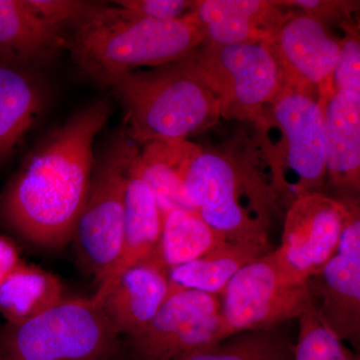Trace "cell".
I'll return each instance as SVG.
<instances>
[{
	"mask_svg": "<svg viewBox=\"0 0 360 360\" xmlns=\"http://www.w3.org/2000/svg\"><path fill=\"white\" fill-rule=\"evenodd\" d=\"M269 44L281 68L283 89L317 90L322 101L333 94L341 39L330 34L323 20L304 13L290 14Z\"/></svg>",
	"mask_w": 360,
	"mask_h": 360,
	"instance_id": "cell-11",
	"label": "cell"
},
{
	"mask_svg": "<svg viewBox=\"0 0 360 360\" xmlns=\"http://www.w3.org/2000/svg\"><path fill=\"white\" fill-rule=\"evenodd\" d=\"M167 265L160 255L130 266L92 295L120 335H135L153 321L169 295Z\"/></svg>",
	"mask_w": 360,
	"mask_h": 360,
	"instance_id": "cell-14",
	"label": "cell"
},
{
	"mask_svg": "<svg viewBox=\"0 0 360 360\" xmlns=\"http://www.w3.org/2000/svg\"><path fill=\"white\" fill-rule=\"evenodd\" d=\"M120 335L94 298H63L0 333V360H116Z\"/></svg>",
	"mask_w": 360,
	"mask_h": 360,
	"instance_id": "cell-4",
	"label": "cell"
},
{
	"mask_svg": "<svg viewBox=\"0 0 360 360\" xmlns=\"http://www.w3.org/2000/svg\"><path fill=\"white\" fill-rule=\"evenodd\" d=\"M181 142L155 141L144 144L134 161L137 174L155 194L162 217L172 210H191L180 176Z\"/></svg>",
	"mask_w": 360,
	"mask_h": 360,
	"instance_id": "cell-22",
	"label": "cell"
},
{
	"mask_svg": "<svg viewBox=\"0 0 360 360\" xmlns=\"http://www.w3.org/2000/svg\"><path fill=\"white\" fill-rule=\"evenodd\" d=\"M281 6L267 0H200L193 1L191 14L203 44L270 41L290 14Z\"/></svg>",
	"mask_w": 360,
	"mask_h": 360,
	"instance_id": "cell-15",
	"label": "cell"
},
{
	"mask_svg": "<svg viewBox=\"0 0 360 360\" xmlns=\"http://www.w3.org/2000/svg\"><path fill=\"white\" fill-rule=\"evenodd\" d=\"M326 170L330 186L359 191L360 91H333L323 101Z\"/></svg>",
	"mask_w": 360,
	"mask_h": 360,
	"instance_id": "cell-16",
	"label": "cell"
},
{
	"mask_svg": "<svg viewBox=\"0 0 360 360\" xmlns=\"http://www.w3.org/2000/svg\"><path fill=\"white\" fill-rule=\"evenodd\" d=\"M193 54L168 65L132 71L111 86L124 108L132 141L144 146L186 141L224 116L221 101Z\"/></svg>",
	"mask_w": 360,
	"mask_h": 360,
	"instance_id": "cell-3",
	"label": "cell"
},
{
	"mask_svg": "<svg viewBox=\"0 0 360 360\" xmlns=\"http://www.w3.org/2000/svg\"><path fill=\"white\" fill-rule=\"evenodd\" d=\"M68 44L63 30L33 13L26 0H0V60L28 70L49 63Z\"/></svg>",
	"mask_w": 360,
	"mask_h": 360,
	"instance_id": "cell-17",
	"label": "cell"
},
{
	"mask_svg": "<svg viewBox=\"0 0 360 360\" xmlns=\"http://www.w3.org/2000/svg\"><path fill=\"white\" fill-rule=\"evenodd\" d=\"M271 104L286 162L298 176L296 193H321L328 179L323 101L312 92L283 89Z\"/></svg>",
	"mask_w": 360,
	"mask_h": 360,
	"instance_id": "cell-12",
	"label": "cell"
},
{
	"mask_svg": "<svg viewBox=\"0 0 360 360\" xmlns=\"http://www.w3.org/2000/svg\"><path fill=\"white\" fill-rule=\"evenodd\" d=\"M229 243L191 210H172L163 217L160 252L167 269L188 264Z\"/></svg>",
	"mask_w": 360,
	"mask_h": 360,
	"instance_id": "cell-23",
	"label": "cell"
},
{
	"mask_svg": "<svg viewBox=\"0 0 360 360\" xmlns=\"http://www.w3.org/2000/svg\"><path fill=\"white\" fill-rule=\"evenodd\" d=\"M180 176L191 210L229 243H255L270 248L265 222L252 219L240 203L251 196L257 182L238 161L181 142Z\"/></svg>",
	"mask_w": 360,
	"mask_h": 360,
	"instance_id": "cell-5",
	"label": "cell"
},
{
	"mask_svg": "<svg viewBox=\"0 0 360 360\" xmlns=\"http://www.w3.org/2000/svg\"><path fill=\"white\" fill-rule=\"evenodd\" d=\"M139 151L131 139L122 137L96 161L89 194L73 232L78 257L98 285L110 276L122 252L125 188Z\"/></svg>",
	"mask_w": 360,
	"mask_h": 360,
	"instance_id": "cell-6",
	"label": "cell"
},
{
	"mask_svg": "<svg viewBox=\"0 0 360 360\" xmlns=\"http://www.w3.org/2000/svg\"><path fill=\"white\" fill-rule=\"evenodd\" d=\"M110 110L106 101L90 104L28 155L0 195L7 227L42 248L72 241L96 165L94 142Z\"/></svg>",
	"mask_w": 360,
	"mask_h": 360,
	"instance_id": "cell-1",
	"label": "cell"
},
{
	"mask_svg": "<svg viewBox=\"0 0 360 360\" xmlns=\"http://www.w3.org/2000/svg\"><path fill=\"white\" fill-rule=\"evenodd\" d=\"M220 298L219 342L241 333L272 330L300 319L314 302L309 281L291 276L274 250L239 270Z\"/></svg>",
	"mask_w": 360,
	"mask_h": 360,
	"instance_id": "cell-7",
	"label": "cell"
},
{
	"mask_svg": "<svg viewBox=\"0 0 360 360\" xmlns=\"http://www.w3.org/2000/svg\"><path fill=\"white\" fill-rule=\"evenodd\" d=\"M317 312L340 340L359 345L360 232L345 229L335 257L309 279Z\"/></svg>",
	"mask_w": 360,
	"mask_h": 360,
	"instance_id": "cell-13",
	"label": "cell"
},
{
	"mask_svg": "<svg viewBox=\"0 0 360 360\" xmlns=\"http://www.w3.org/2000/svg\"><path fill=\"white\" fill-rule=\"evenodd\" d=\"M42 103L41 85L30 70L0 60V161L32 127Z\"/></svg>",
	"mask_w": 360,
	"mask_h": 360,
	"instance_id": "cell-19",
	"label": "cell"
},
{
	"mask_svg": "<svg viewBox=\"0 0 360 360\" xmlns=\"http://www.w3.org/2000/svg\"><path fill=\"white\" fill-rule=\"evenodd\" d=\"M347 205L321 193L300 194L284 219L277 259L300 281H309L335 257L345 224Z\"/></svg>",
	"mask_w": 360,
	"mask_h": 360,
	"instance_id": "cell-10",
	"label": "cell"
},
{
	"mask_svg": "<svg viewBox=\"0 0 360 360\" xmlns=\"http://www.w3.org/2000/svg\"><path fill=\"white\" fill-rule=\"evenodd\" d=\"M22 262L18 245L6 236H0V285Z\"/></svg>",
	"mask_w": 360,
	"mask_h": 360,
	"instance_id": "cell-29",
	"label": "cell"
},
{
	"mask_svg": "<svg viewBox=\"0 0 360 360\" xmlns=\"http://www.w3.org/2000/svg\"><path fill=\"white\" fill-rule=\"evenodd\" d=\"M68 41L78 68L97 84L111 87L132 71L193 56L203 37L191 13L182 20H155L101 4Z\"/></svg>",
	"mask_w": 360,
	"mask_h": 360,
	"instance_id": "cell-2",
	"label": "cell"
},
{
	"mask_svg": "<svg viewBox=\"0 0 360 360\" xmlns=\"http://www.w3.org/2000/svg\"><path fill=\"white\" fill-rule=\"evenodd\" d=\"M220 297L172 290L148 326L127 338L132 360H186L219 343Z\"/></svg>",
	"mask_w": 360,
	"mask_h": 360,
	"instance_id": "cell-9",
	"label": "cell"
},
{
	"mask_svg": "<svg viewBox=\"0 0 360 360\" xmlns=\"http://www.w3.org/2000/svg\"><path fill=\"white\" fill-rule=\"evenodd\" d=\"M286 360H292V357H290V359H286Z\"/></svg>",
	"mask_w": 360,
	"mask_h": 360,
	"instance_id": "cell-30",
	"label": "cell"
},
{
	"mask_svg": "<svg viewBox=\"0 0 360 360\" xmlns=\"http://www.w3.org/2000/svg\"><path fill=\"white\" fill-rule=\"evenodd\" d=\"M65 297L58 276L23 260L0 285V314L7 323L20 324Z\"/></svg>",
	"mask_w": 360,
	"mask_h": 360,
	"instance_id": "cell-21",
	"label": "cell"
},
{
	"mask_svg": "<svg viewBox=\"0 0 360 360\" xmlns=\"http://www.w3.org/2000/svg\"><path fill=\"white\" fill-rule=\"evenodd\" d=\"M33 13L58 30L75 28L101 6L99 4L79 0H26Z\"/></svg>",
	"mask_w": 360,
	"mask_h": 360,
	"instance_id": "cell-26",
	"label": "cell"
},
{
	"mask_svg": "<svg viewBox=\"0 0 360 360\" xmlns=\"http://www.w3.org/2000/svg\"><path fill=\"white\" fill-rule=\"evenodd\" d=\"M193 1L187 0H120L115 6L155 20H179L191 13Z\"/></svg>",
	"mask_w": 360,
	"mask_h": 360,
	"instance_id": "cell-28",
	"label": "cell"
},
{
	"mask_svg": "<svg viewBox=\"0 0 360 360\" xmlns=\"http://www.w3.org/2000/svg\"><path fill=\"white\" fill-rule=\"evenodd\" d=\"M269 251L270 248L255 243H224L193 262L170 269V288L198 290L221 297L239 270Z\"/></svg>",
	"mask_w": 360,
	"mask_h": 360,
	"instance_id": "cell-20",
	"label": "cell"
},
{
	"mask_svg": "<svg viewBox=\"0 0 360 360\" xmlns=\"http://www.w3.org/2000/svg\"><path fill=\"white\" fill-rule=\"evenodd\" d=\"M162 221V213L155 194L137 174L132 162L125 188L122 252L115 269L108 278L99 284L98 288L108 285L129 267L160 255Z\"/></svg>",
	"mask_w": 360,
	"mask_h": 360,
	"instance_id": "cell-18",
	"label": "cell"
},
{
	"mask_svg": "<svg viewBox=\"0 0 360 360\" xmlns=\"http://www.w3.org/2000/svg\"><path fill=\"white\" fill-rule=\"evenodd\" d=\"M333 92L340 90L360 91V44L359 35L347 32L341 39L340 58L333 71Z\"/></svg>",
	"mask_w": 360,
	"mask_h": 360,
	"instance_id": "cell-27",
	"label": "cell"
},
{
	"mask_svg": "<svg viewBox=\"0 0 360 360\" xmlns=\"http://www.w3.org/2000/svg\"><path fill=\"white\" fill-rule=\"evenodd\" d=\"M291 347L274 329L248 331L196 352L186 360H286L292 357Z\"/></svg>",
	"mask_w": 360,
	"mask_h": 360,
	"instance_id": "cell-24",
	"label": "cell"
},
{
	"mask_svg": "<svg viewBox=\"0 0 360 360\" xmlns=\"http://www.w3.org/2000/svg\"><path fill=\"white\" fill-rule=\"evenodd\" d=\"M298 321L297 340L291 347L292 360H359L321 321L314 302Z\"/></svg>",
	"mask_w": 360,
	"mask_h": 360,
	"instance_id": "cell-25",
	"label": "cell"
},
{
	"mask_svg": "<svg viewBox=\"0 0 360 360\" xmlns=\"http://www.w3.org/2000/svg\"><path fill=\"white\" fill-rule=\"evenodd\" d=\"M193 59L219 97L226 117L258 115L283 89L281 68L269 41L203 44Z\"/></svg>",
	"mask_w": 360,
	"mask_h": 360,
	"instance_id": "cell-8",
	"label": "cell"
}]
</instances>
